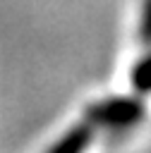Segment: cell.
Returning a JSON list of instances; mask_svg holds the SVG:
<instances>
[{"label": "cell", "mask_w": 151, "mask_h": 153, "mask_svg": "<svg viewBox=\"0 0 151 153\" xmlns=\"http://www.w3.org/2000/svg\"><path fill=\"white\" fill-rule=\"evenodd\" d=\"M146 115V105H144V96L139 93H110V96H101L96 100H91L84 108V115L96 131H110V134H125L129 129H134L137 124H141Z\"/></svg>", "instance_id": "obj_1"}, {"label": "cell", "mask_w": 151, "mask_h": 153, "mask_svg": "<svg viewBox=\"0 0 151 153\" xmlns=\"http://www.w3.org/2000/svg\"><path fill=\"white\" fill-rule=\"evenodd\" d=\"M96 139V127L81 117L79 122L70 124L53 143H50V151H60V153H77V151H84L91 146V141Z\"/></svg>", "instance_id": "obj_2"}, {"label": "cell", "mask_w": 151, "mask_h": 153, "mask_svg": "<svg viewBox=\"0 0 151 153\" xmlns=\"http://www.w3.org/2000/svg\"><path fill=\"white\" fill-rule=\"evenodd\" d=\"M129 84L132 91L139 96H151V45L141 53V57L134 60L132 69H129Z\"/></svg>", "instance_id": "obj_3"}, {"label": "cell", "mask_w": 151, "mask_h": 153, "mask_svg": "<svg viewBox=\"0 0 151 153\" xmlns=\"http://www.w3.org/2000/svg\"><path fill=\"white\" fill-rule=\"evenodd\" d=\"M137 41L149 48L151 45V0H141L137 14Z\"/></svg>", "instance_id": "obj_4"}]
</instances>
